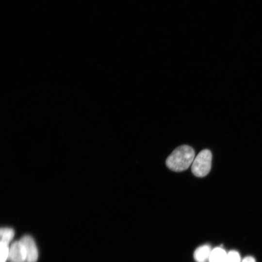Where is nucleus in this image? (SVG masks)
I'll use <instances>...</instances> for the list:
<instances>
[{"label": "nucleus", "mask_w": 262, "mask_h": 262, "mask_svg": "<svg viewBox=\"0 0 262 262\" xmlns=\"http://www.w3.org/2000/svg\"><path fill=\"white\" fill-rule=\"evenodd\" d=\"M193 148L188 145H181L176 148L165 161L166 166L175 172H181L188 169L195 159Z\"/></svg>", "instance_id": "1"}, {"label": "nucleus", "mask_w": 262, "mask_h": 262, "mask_svg": "<svg viewBox=\"0 0 262 262\" xmlns=\"http://www.w3.org/2000/svg\"><path fill=\"white\" fill-rule=\"evenodd\" d=\"M227 254L221 247H216L211 251L209 260L210 262H225Z\"/></svg>", "instance_id": "6"}, {"label": "nucleus", "mask_w": 262, "mask_h": 262, "mask_svg": "<svg viewBox=\"0 0 262 262\" xmlns=\"http://www.w3.org/2000/svg\"><path fill=\"white\" fill-rule=\"evenodd\" d=\"M211 246L204 245L197 247L194 253V257L196 262H205L209 258L211 252Z\"/></svg>", "instance_id": "5"}, {"label": "nucleus", "mask_w": 262, "mask_h": 262, "mask_svg": "<svg viewBox=\"0 0 262 262\" xmlns=\"http://www.w3.org/2000/svg\"><path fill=\"white\" fill-rule=\"evenodd\" d=\"M242 262H256V261L252 256H247L243 259Z\"/></svg>", "instance_id": "10"}, {"label": "nucleus", "mask_w": 262, "mask_h": 262, "mask_svg": "<svg viewBox=\"0 0 262 262\" xmlns=\"http://www.w3.org/2000/svg\"><path fill=\"white\" fill-rule=\"evenodd\" d=\"M20 241L23 244L26 251L25 262H36L38 253L33 238L29 235H25L21 238Z\"/></svg>", "instance_id": "4"}, {"label": "nucleus", "mask_w": 262, "mask_h": 262, "mask_svg": "<svg viewBox=\"0 0 262 262\" xmlns=\"http://www.w3.org/2000/svg\"><path fill=\"white\" fill-rule=\"evenodd\" d=\"M241 258L239 253L235 250H231L228 254L225 262H240Z\"/></svg>", "instance_id": "9"}, {"label": "nucleus", "mask_w": 262, "mask_h": 262, "mask_svg": "<svg viewBox=\"0 0 262 262\" xmlns=\"http://www.w3.org/2000/svg\"><path fill=\"white\" fill-rule=\"evenodd\" d=\"M12 262H25L26 251L25 247L20 241L14 242L9 248L8 258Z\"/></svg>", "instance_id": "3"}, {"label": "nucleus", "mask_w": 262, "mask_h": 262, "mask_svg": "<svg viewBox=\"0 0 262 262\" xmlns=\"http://www.w3.org/2000/svg\"><path fill=\"white\" fill-rule=\"evenodd\" d=\"M212 154L208 149L201 150L195 158L191 166L192 173L197 177H204L210 171Z\"/></svg>", "instance_id": "2"}, {"label": "nucleus", "mask_w": 262, "mask_h": 262, "mask_svg": "<svg viewBox=\"0 0 262 262\" xmlns=\"http://www.w3.org/2000/svg\"><path fill=\"white\" fill-rule=\"evenodd\" d=\"M14 231L11 228H1L0 231V243L9 245L14 236Z\"/></svg>", "instance_id": "7"}, {"label": "nucleus", "mask_w": 262, "mask_h": 262, "mask_svg": "<svg viewBox=\"0 0 262 262\" xmlns=\"http://www.w3.org/2000/svg\"><path fill=\"white\" fill-rule=\"evenodd\" d=\"M0 262H5L8 258L9 248L8 245L0 243Z\"/></svg>", "instance_id": "8"}]
</instances>
